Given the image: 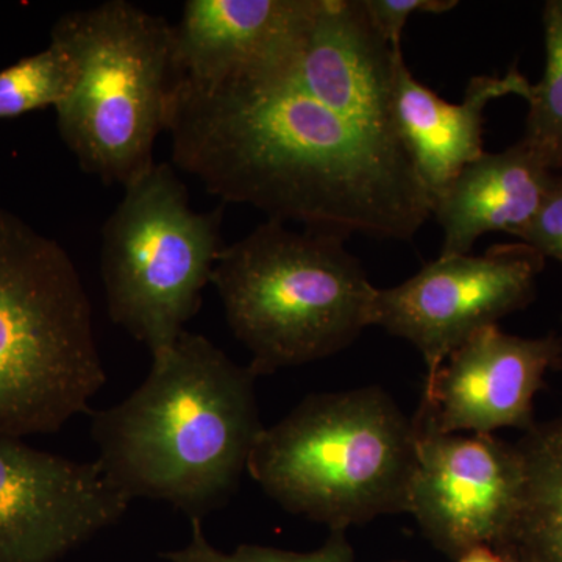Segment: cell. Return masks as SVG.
Returning a JSON list of instances; mask_svg holds the SVG:
<instances>
[{
	"instance_id": "cell-14",
	"label": "cell",
	"mask_w": 562,
	"mask_h": 562,
	"mask_svg": "<svg viewBox=\"0 0 562 562\" xmlns=\"http://www.w3.org/2000/svg\"><path fill=\"white\" fill-rule=\"evenodd\" d=\"M532 85L514 66L503 77H473L464 101H443L420 83L398 55L392 85V127L432 201L483 150V113L495 99L530 102Z\"/></svg>"
},
{
	"instance_id": "cell-20",
	"label": "cell",
	"mask_w": 562,
	"mask_h": 562,
	"mask_svg": "<svg viewBox=\"0 0 562 562\" xmlns=\"http://www.w3.org/2000/svg\"><path fill=\"white\" fill-rule=\"evenodd\" d=\"M516 238L562 265V172L554 173L541 209Z\"/></svg>"
},
{
	"instance_id": "cell-17",
	"label": "cell",
	"mask_w": 562,
	"mask_h": 562,
	"mask_svg": "<svg viewBox=\"0 0 562 562\" xmlns=\"http://www.w3.org/2000/svg\"><path fill=\"white\" fill-rule=\"evenodd\" d=\"M546 70L532 85L530 111L520 139L550 172H562V0L543 5Z\"/></svg>"
},
{
	"instance_id": "cell-22",
	"label": "cell",
	"mask_w": 562,
	"mask_h": 562,
	"mask_svg": "<svg viewBox=\"0 0 562 562\" xmlns=\"http://www.w3.org/2000/svg\"><path fill=\"white\" fill-rule=\"evenodd\" d=\"M457 562H509L501 553L495 552L492 547H479L471 552L462 554Z\"/></svg>"
},
{
	"instance_id": "cell-6",
	"label": "cell",
	"mask_w": 562,
	"mask_h": 562,
	"mask_svg": "<svg viewBox=\"0 0 562 562\" xmlns=\"http://www.w3.org/2000/svg\"><path fill=\"white\" fill-rule=\"evenodd\" d=\"M173 25L127 0L69 11L50 40L72 55L77 81L57 111L58 132L80 168L122 188L155 165L173 76Z\"/></svg>"
},
{
	"instance_id": "cell-1",
	"label": "cell",
	"mask_w": 562,
	"mask_h": 562,
	"mask_svg": "<svg viewBox=\"0 0 562 562\" xmlns=\"http://www.w3.org/2000/svg\"><path fill=\"white\" fill-rule=\"evenodd\" d=\"M172 166L227 203L349 239L412 241L431 199L394 136L342 116L280 72L220 83L172 77Z\"/></svg>"
},
{
	"instance_id": "cell-21",
	"label": "cell",
	"mask_w": 562,
	"mask_h": 562,
	"mask_svg": "<svg viewBox=\"0 0 562 562\" xmlns=\"http://www.w3.org/2000/svg\"><path fill=\"white\" fill-rule=\"evenodd\" d=\"M372 24L395 49H402V33L414 13H446L457 0H362Z\"/></svg>"
},
{
	"instance_id": "cell-2",
	"label": "cell",
	"mask_w": 562,
	"mask_h": 562,
	"mask_svg": "<svg viewBox=\"0 0 562 562\" xmlns=\"http://www.w3.org/2000/svg\"><path fill=\"white\" fill-rule=\"evenodd\" d=\"M257 379L205 336L184 330L151 357L133 394L90 413L95 462L128 501L166 502L203 522L235 494L265 430Z\"/></svg>"
},
{
	"instance_id": "cell-10",
	"label": "cell",
	"mask_w": 562,
	"mask_h": 562,
	"mask_svg": "<svg viewBox=\"0 0 562 562\" xmlns=\"http://www.w3.org/2000/svg\"><path fill=\"white\" fill-rule=\"evenodd\" d=\"M416 427V425H414ZM417 462L408 513L447 557L494 549L519 501V453L494 435H439L416 428Z\"/></svg>"
},
{
	"instance_id": "cell-12",
	"label": "cell",
	"mask_w": 562,
	"mask_h": 562,
	"mask_svg": "<svg viewBox=\"0 0 562 562\" xmlns=\"http://www.w3.org/2000/svg\"><path fill=\"white\" fill-rule=\"evenodd\" d=\"M317 5L319 0H188L173 25V77L211 85L283 69Z\"/></svg>"
},
{
	"instance_id": "cell-16",
	"label": "cell",
	"mask_w": 562,
	"mask_h": 562,
	"mask_svg": "<svg viewBox=\"0 0 562 562\" xmlns=\"http://www.w3.org/2000/svg\"><path fill=\"white\" fill-rule=\"evenodd\" d=\"M519 501L494 547L509 562H562V416L532 425L519 442Z\"/></svg>"
},
{
	"instance_id": "cell-13",
	"label": "cell",
	"mask_w": 562,
	"mask_h": 562,
	"mask_svg": "<svg viewBox=\"0 0 562 562\" xmlns=\"http://www.w3.org/2000/svg\"><path fill=\"white\" fill-rule=\"evenodd\" d=\"M401 54L362 0H319L301 47L277 72L336 113L395 138L392 85Z\"/></svg>"
},
{
	"instance_id": "cell-5",
	"label": "cell",
	"mask_w": 562,
	"mask_h": 562,
	"mask_svg": "<svg viewBox=\"0 0 562 562\" xmlns=\"http://www.w3.org/2000/svg\"><path fill=\"white\" fill-rule=\"evenodd\" d=\"M88 292L61 244L0 210V432L60 431L105 384Z\"/></svg>"
},
{
	"instance_id": "cell-15",
	"label": "cell",
	"mask_w": 562,
	"mask_h": 562,
	"mask_svg": "<svg viewBox=\"0 0 562 562\" xmlns=\"http://www.w3.org/2000/svg\"><path fill=\"white\" fill-rule=\"evenodd\" d=\"M554 173L522 140L465 166L432 201L431 216L443 232L439 257L471 254L486 233L516 236L541 209Z\"/></svg>"
},
{
	"instance_id": "cell-18",
	"label": "cell",
	"mask_w": 562,
	"mask_h": 562,
	"mask_svg": "<svg viewBox=\"0 0 562 562\" xmlns=\"http://www.w3.org/2000/svg\"><path fill=\"white\" fill-rule=\"evenodd\" d=\"M77 81V65L58 41L0 70V121L16 120L47 106L57 109Z\"/></svg>"
},
{
	"instance_id": "cell-3",
	"label": "cell",
	"mask_w": 562,
	"mask_h": 562,
	"mask_svg": "<svg viewBox=\"0 0 562 562\" xmlns=\"http://www.w3.org/2000/svg\"><path fill=\"white\" fill-rule=\"evenodd\" d=\"M416 427L379 386L308 395L265 427L247 472L284 512L347 531L408 513Z\"/></svg>"
},
{
	"instance_id": "cell-7",
	"label": "cell",
	"mask_w": 562,
	"mask_h": 562,
	"mask_svg": "<svg viewBox=\"0 0 562 562\" xmlns=\"http://www.w3.org/2000/svg\"><path fill=\"white\" fill-rule=\"evenodd\" d=\"M222 209L192 210L172 165L157 162L124 188L102 231L110 319L151 357L177 342L202 306L222 244Z\"/></svg>"
},
{
	"instance_id": "cell-19",
	"label": "cell",
	"mask_w": 562,
	"mask_h": 562,
	"mask_svg": "<svg viewBox=\"0 0 562 562\" xmlns=\"http://www.w3.org/2000/svg\"><path fill=\"white\" fill-rule=\"evenodd\" d=\"M191 542L184 549L162 553L161 558L169 562H357L346 531H330L319 549L306 553L254 543H244L235 552L225 553L205 538L202 520H191Z\"/></svg>"
},
{
	"instance_id": "cell-8",
	"label": "cell",
	"mask_w": 562,
	"mask_h": 562,
	"mask_svg": "<svg viewBox=\"0 0 562 562\" xmlns=\"http://www.w3.org/2000/svg\"><path fill=\"white\" fill-rule=\"evenodd\" d=\"M543 262L524 243L494 246L483 255L439 257L397 286L376 290L372 324L420 351L428 384L475 333L532 301Z\"/></svg>"
},
{
	"instance_id": "cell-9",
	"label": "cell",
	"mask_w": 562,
	"mask_h": 562,
	"mask_svg": "<svg viewBox=\"0 0 562 562\" xmlns=\"http://www.w3.org/2000/svg\"><path fill=\"white\" fill-rule=\"evenodd\" d=\"M131 503L98 462L0 432V562H58L120 522Z\"/></svg>"
},
{
	"instance_id": "cell-4",
	"label": "cell",
	"mask_w": 562,
	"mask_h": 562,
	"mask_svg": "<svg viewBox=\"0 0 562 562\" xmlns=\"http://www.w3.org/2000/svg\"><path fill=\"white\" fill-rule=\"evenodd\" d=\"M341 236L268 220L225 246L210 283L255 375L339 353L373 321V286Z\"/></svg>"
},
{
	"instance_id": "cell-11",
	"label": "cell",
	"mask_w": 562,
	"mask_h": 562,
	"mask_svg": "<svg viewBox=\"0 0 562 562\" xmlns=\"http://www.w3.org/2000/svg\"><path fill=\"white\" fill-rule=\"evenodd\" d=\"M561 358L558 336L520 338L498 325L483 328L424 384L414 425L439 435H494L502 428L528 431L535 425L536 394Z\"/></svg>"
}]
</instances>
